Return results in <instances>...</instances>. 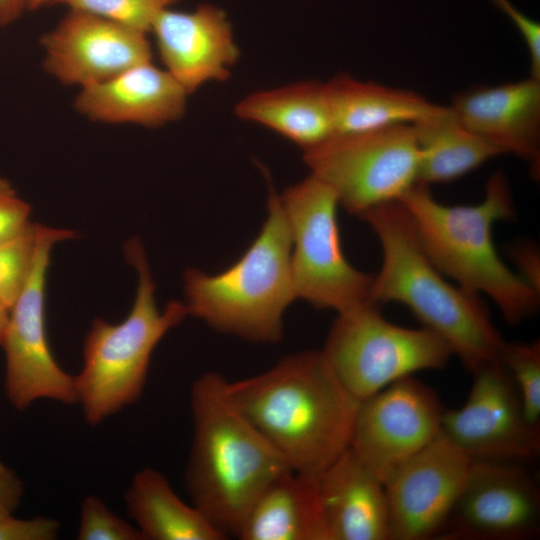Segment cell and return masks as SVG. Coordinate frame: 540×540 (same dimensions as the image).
Segmentation results:
<instances>
[{
    "mask_svg": "<svg viewBox=\"0 0 540 540\" xmlns=\"http://www.w3.org/2000/svg\"><path fill=\"white\" fill-rule=\"evenodd\" d=\"M224 389L234 406L297 473L317 475L349 448L359 402L321 350L287 355Z\"/></svg>",
    "mask_w": 540,
    "mask_h": 540,
    "instance_id": "obj_1",
    "label": "cell"
},
{
    "mask_svg": "<svg viewBox=\"0 0 540 540\" xmlns=\"http://www.w3.org/2000/svg\"><path fill=\"white\" fill-rule=\"evenodd\" d=\"M225 380L205 372L191 385L193 437L184 482L191 503L227 539L237 538L261 493L292 470L227 397Z\"/></svg>",
    "mask_w": 540,
    "mask_h": 540,
    "instance_id": "obj_2",
    "label": "cell"
},
{
    "mask_svg": "<svg viewBox=\"0 0 540 540\" xmlns=\"http://www.w3.org/2000/svg\"><path fill=\"white\" fill-rule=\"evenodd\" d=\"M382 250L370 301L401 303L443 338L471 373L500 361L505 340L479 295L448 282L423 251L400 201L377 206L361 217Z\"/></svg>",
    "mask_w": 540,
    "mask_h": 540,
    "instance_id": "obj_3",
    "label": "cell"
},
{
    "mask_svg": "<svg viewBox=\"0 0 540 540\" xmlns=\"http://www.w3.org/2000/svg\"><path fill=\"white\" fill-rule=\"evenodd\" d=\"M398 201L423 251L445 277L473 294L489 297L510 324L535 314L540 292L503 262L493 242L495 222L511 220L516 214L503 172L490 176L484 198L476 205H445L420 183Z\"/></svg>",
    "mask_w": 540,
    "mask_h": 540,
    "instance_id": "obj_4",
    "label": "cell"
},
{
    "mask_svg": "<svg viewBox=\"0 0 540 540\" xmlns=\"http://www.w3.org/2000/svg\"><path fill=\"white\" fill-rule=\"evenodd\" d=\"M291 247L279 195L271 187L267 218L256 239L234 264L214 275L196 268L184 272L188 315L249 342H279L283 315L297 299Z\"/></svg>",
    "mask_w": 540,
    "mask_h": 540,
    "instance_id": "obj_5",
    "label": "cell"
},
{
    "mask_svg": "<svg viewBox=\"0 0 540 540\" xmlns=\"http://www.w3.org/2000/svg\"><path fill=\"white\" fill-rule=\"evenodd\" d=\"M124 256L137 273L133 305L121 322L92 321L83 342L82 366L74 375L76 404L92 427L141 398L154 349L188 316L184 302L174 300L163 310L158 308L155 283L138 238L126 242Z\"/></svg>",
    "mask_w": 540,
    "mask_h": 540,
    "instance_id": "obj_6",
    "label": "cell"
},
{
    "mask_svg": "<svg viewBox=\"0 0 540 540\" xmlns=\"http://www.w3.org/2000/svg\"><path fill=\"white\" fill-rule=\"evenodd\" d=\"M321 352L358 401L418 371L441 369L453 356L434 331L393 324L371 302L337 313Z\"/></svg>",
    "mask_w": 540,
    "mask_h": 540,
    "instance_id": "obj_7",
    "label": "cell"
},
{
    "mask_svg": "<svg viewBox=\"0 0 540 540\" xmlns=\"http://www.w3.org/2000/svg\"><path fill=\"white\" fill-rule=\"evenodd\" d=\"M279 199L291 235L296 298L337 313L371 302L373 275L353 267L342 250L334 192L310 174Z\"/></svg>",
    "mask_w": 540,
    "mask_h": 540,
    "instance_id": "obj_8",
    "label": "cell"
},
{
    "mask_svg": "<svg viewBox=\"0 0 540 540\" xmlns=\"http://www.w3.org/2000/svg\"><path fill=\"white\" fill-rule=\"evenodd\" d=\"M313 176L335 194L339 205L360 218L398 201L417 183L419 154L411 124L349 134H332L303 151Z\"/></svg>",
    "mask_w": 540,
    "mask_h": 540,
    "instance_id": "obj_9",
    "label": "cell"
},
{
    "mask_svg": "<svg viewBox=\"0 0 540 540\" xmlns=\"http://www.w3.org/2000/svg\"><path fill=\"white\" fill-rule=\"evenodd\" d=\"M70 229L43 225L37 253L21 294L9 309L1 347L5 354L4 390L17 410L39 400L76 404L74 375L56 361L46 331V282L55 245L76 237Z\"/></svg>",
    "mask_w": 540,
    "mask_h": 540,
    "instance_id": "obj_10",
    "label": "cell"
},
{
    "mask_svg": "<svg viewBox=\"0 0 540 540\" xmlns=\"http://www.w3.org/2000/svg\"><path fill=\"white\" fill-rule=\"evenodd\" d=\"M437 394L411 376L359 402L349 449L384 484L442 431Z\"/></svg>",
    "mask_w": 540,
    "mask_h": 540,
    "instance_id": "obj_11",
    "label": "cell"
},
{
    "mask_svg": "<svg viewBox=\"0 0 540 540\" xmlns=\"http://www.w3.org/2000/svg\"><path fill=\"white\" fill-rule=\"evenodd\" d=\"M472 374L466 402L445 409L442 432L473 460L534 462L540 455V427L526 419L505 367L496 361Z\"/></svg>",
    "mask_w": 540,
    "mask_h": 540,
    "instance_id": "obj_12",
    "label": "cell"
},
{
    "mask_svg": "<svg viewBox=\"0 0 540 540\" xmlns=\"http://www.w3.org/2000/svg\"><path fill=\"white\" fill-rule=\"evenodd\" d=\"M540 532V490L523 464L473 460L438 539L527 540Z\"/></svg>",
    "mask_w": 540,
    "mask_h": 540,
    "instance_id": "obj_13",
    "label": "cell"
},
{
    "mask_svg": "<svg viewBox=\"0 0 540 540\" xmlns=\"http://www.w3.org/2000/svg\"><path fill=\"white\" fill-rule=\"evenodd\" d=\"M473 459L442 431L385 482L389 540L438 538Z\"/></svg>",
    "mask_w": 540,
    "mask_h": 540,
    "instance_id": "obj_14",
    "label": "cell"
},
{
    "mask_svg": "<svg viewBox=\"0 0 540 540\" xmlns=\"http://www.w3.org/2000/svg\"><path fill=\"white\" fill-rule=\"evenodd\" d=\"M147 35L87 12L68 9L41 37L43 68L63 85L82 88L101 83L152 61Z\"/></svg>",
    "mask_w": 540,
    "mask_h": 540,
    "instance_id": "obj_15",
    "label": "cell"
},
{
    "mask_svg": "<svg viewBox=\"0 0 540 540\" xmlns=\"http://www.w3.org/2000/svg\"><path fill=\"white\" fill-rule=\"evenodd\" d=\"M154 35L164 69L190 95L210 82H224L239 59L227 13L204 3L191 11L168 8L155 19Z\"/></svg>",
    "mask_w": 540,
    "mask_h": 540,
    "instance_id": "obj_16",
    "label": "cell"
},
{
    "mask_svg": "<svg viewBox=\"0 0 540 540\" xmlns=\"http://www.w3.org/2000/svg\"><path fill=\"white\" fill-rule=\"evenodd\" d=\"M468 131L540 174V80L533 77L458 93L449 106Z\"/></svg>",
    "mask_w": 540,
    "mask_h": 540,
    "instance_id": "obj_17",
    "label": "cell"
},
{
    "mask_svg": "<svg viewBox=\"0 0 540 540\" xmlns=\"http://www.w3.org/2000/svg\"><path fill=\"white\" fill-rule=\"evenodd\" d=\"M188 96L176 79L151 61L80 88L74 108L94 122L159 127L183 117Z\"/></svg>",
    "mask_w": 540,
    "mask_h": 540,
    "instance_id": "obj_18",
    "label": "cell"
},
{
    "mask_svg": "<svg viewBox=\"0 0 540 540\" xmlns=\"http://www.w3.org/2000/svg\"><path fill=\"white\" fill-rule=\"evenodd\" d=\"M316 478L326 540H389L385 485L349 448Z\"/></svg>",
    "mask_w": 540,
    "mask_h": 540,
    "instance_id": "obj_19",
    "label": "cell"
},
{
    "mask_svg": "<svg viewBox=\"0 0 540 540\" xmlns=\"http://www.w3.org/2000/svg\"><path fill=\"white\" fill-rule=\"evenodd\" d=\"M333 134L358 133L417 122L442 114L447 107L421 95L378 83L338 75L326 82Z\"/></svg>",
    "mask_w": 540,
    "mask_h": 540,
    "instance_id": "obj_20",
    "label": "cell"
},
{
    "mask_svg": "<svg viewBox=\"0 0 540 540\" xmlns=\"http://www.w3.org/2000/svg\"><path fill=\"white\" fill-rule=\"evenodd\" d=\"M238 118L265 126L303 151L333 134L326 83L302 81L255 91L234 108Z\"/></svg>",
    "mask_w": 540,
    "mask_h": 540,
    "instance_id": "obj_21",
    "label": "cell"
},
{
    "mask_svg": "<svg viewBox=\"0 0 540 540\" xmlns=\"http://www.w3.org/2000/svg\"><path fill=\"white\" fill-rule=\"evenodd\" d=\"M241 540H326L316 475L290 471L274 480L250 508Z\"/></svg>",
    "mask_w": 540,
    "mask_h": 540,
    "instance_id": "obj_22",
    "label": "cell"
},
{
    "mask_svg": "<svg viewBox=\"0 0 540 540\" xmlns=\"http://www.w3.org/2000/svg\"><path fill=\"white\" fill-rule=\"evenodd\" d=\"M127 513L143 540H224L208 518L184 502L158 470L137 471L124 494Z\"/></svg>",
    "mask_w": 540,
    "mask_h": 540,
    "instance_id": "obj_23",
    "label": "cell"
},
{
    "mask_svg": "<svg viewBox=\"0 0 540 540\" xmlns=\"http://www.w3.org/2000/svg\"><path fill=\"white\" fill-rule=\"evenodd\" d=\"M418 154L417 183L429 186L456 180L501 155V151L464 128L451 108L411 124Z\"/></svg>",
    "mask_w": 540,
    "mask_h": 540,
    "instance_id": "obj_24",
    "label": "cell"
},
{
    "mask_svg": "<svg viewBox=\"0 0 540 540\" xmlns=\"http://www.w3.org/2000/svg\"><path fill=\"white\" fill-rule=\"evenodd\" d=\"M499 360L518 391L526 419L540 427V342L505 341Z\"/></svg>",
    "mask_w": 540,
    "mask_h": 540,
    "instance_id": "obj_25",
    "label": "cell"
},
{
    "mask_svg": "<svg viewBox=\"0 0 540 540\" xmlns=\"http://www.w3.org/2000/svg\"><path fill=\"white\" fill-rule=\"evenodd\" d=\"M43 225L32 223L19 235L0 242V303L10 309L28 281Z\"/></svg>",
    "mask_w": 540,
    "mask_h": 540,
    "instance_id": "obj_26",
    "label": "cell"
},
{
    "mask_svg": "<svg viewBox=\"0 0 540 540\" xmlns=\"http://www.w3.org/2000/svg\"><path fill=\"white\" fill-rule=\"evenodd\" d=\"M181 0H51L71 10L87 12L149 34L161 12Z\"/></svg>",
    "mask_w": 540,
    "mask_h": 540,
    "instance_id": "obj_27",
    "label": "cell"
},
{
    "mask_svg": "<svg viewBox=\"0 0 540 540\" xmlns=\"http://www.w3.org/2000/svg\"><path fill=\"white\" fill-rule=\"evenodd\" d=\"M78 540H143L135 525L114 513L96 495H87L80 506Z\"/></svg>",
    "mask_w": 540,
    "mask_h": 540,
    "instance_id": "obj_28",
    "label": "cell"
},
{
    "mask_svg": "<svg viewBox=\"0 0 540 540\" xmlns=\"http://www.w3.org/2000/svg\"><path fill=\"white\" fill-rule=\"evenodd\" d=\"M31 207L12 184L0 175V242L25 231L30 221Z\"/></svg>",
    "mask_w": 540,
    "mask_h": 540,
    "instance_id": "obj_29",
    "label": "cell"
},
{
    "mask_svg": "<svg viewBox=\"0 0 540 540\" xmlns=\"http://www.w3.org/2000/svg\"><path fill=\"white\" fill-rule=\"evenodd\" d=\"M60 529V521L49 516L18 518L12 514L0 521V540H54Z\"/></svg>",
    "mask_w": 540,
    "mask_h": 540,
    "instance_id": "obj_30",
    "label": "cell"
},
{
    "mask_svg": "<svg viewBox=\"0 0 540 540\" xmlns=\"http://www.w3.org/2000/svg\"><path fill=\"white\" fill-rule=\"evenodd\" d=\"M521 33L530 56V77L540 80V25L520 12L509 0H490Z\"/></svg>",
    "mask_w": 540,
    "mask_h": 540,
    "instance_id": "obj_31",
    "label": "cell"
},
{
    "mask_svg": "<svg viewBox=\"0 0 540 540\" xmlns=\"http://www.w3.org/2000/svg\"><path fill=\"white\" fill-rule=\"evenodd\" d=\"M23 496V481L14 470L0 461V521L15 514Z\"/></svg>",
    "mask_w": 540,
    "mask_h": 540,
    "instance_id": "obj_32",
    "label": "cell"
},
{
    "mask_svg": "<svg viewBox=\"0 0 540 540\" xmlns=\"http://www.w3.org/2000/svg\"><path fill=\"white\" fill-rule=\"evenodd\" d=\"M521 271V277L540 292V260L535 246L519 245L512 251Z\"/></svg>",
    "mask_w": 540,
    "mask_h": 540,
    "instance_id": "obj_33",
    "label": "cell"
},
{
    "mask_svg": "<svg viewBox=\"0 0 540 540\" xmlns=\"http://www.w3.org/2000/svg\"><path fill=\"white\" fill-rule=\"evenodd\" d=\"M29 0H0V25L7 26L16 22L28 11Z\"/></svg>",
    "mask_w": 540,
    "mask_h": 540,
    "instance_id": "obj_34",
    "label": "cell"
},
{
    "mask_svg": "<svg viewBox=\"0 0 540 540\" xmlns=\"http://www.w3.org/2000/svg\"><path fill=\"white\" fill-rule=\"evenodd\" d=\"M9 318V309L0 303V347L4 337Z\"/></svg>",
    "mask_w": 540,
    "mask_h": 540,
    "instance_id": "obj_35",
    "label": "cell"
},
{
    "mask_svg": "<svg viewBox=\"0 0 540 540\" xmlns=\"http://www.w3.org/2000/svg\"><path fill=\"white\" fill-rule=\"evenodd\" d=\"M51 0H29L28 11H34L48 4Z\"/></svg>",
    "mask_w": 540,
    "mask_h": 540,
    "instance_id": "obj_36",
    "label": "cell"
}]
</instances>
